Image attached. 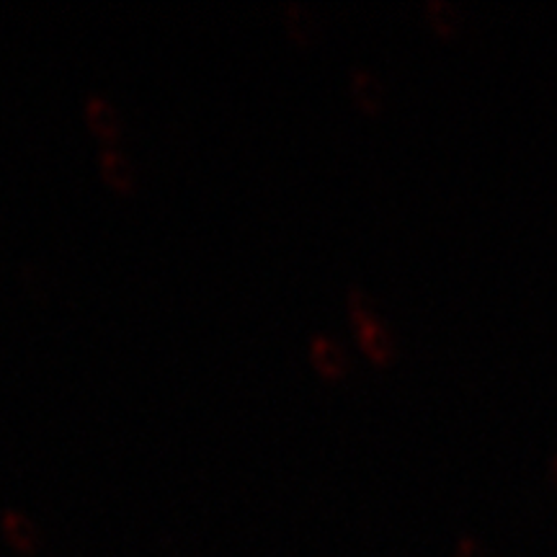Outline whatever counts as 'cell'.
<instances>
[{
    "instance_id": "6da1fadb",
    "label": "cell",
    "mask_w": 557,
    "mask_h": 557,
    "mask_svg": "<svg viewBox=\"0 0 557 557\" xmlns=\"http://www.w3.org/2000/svg\"><path fill=\"white\" fill-rule=\"evenodd\" d=\"M83 109H86V120L90 124V129H94L101 139L114 143V139L122 137V116L107 96L90 94L86 103H83Z\"/></svg>"
},
{
    "instance_id": "7a4b0ae2",
    "label": "cell",
    "mask_w": 557,
    "mask_h": 557,
    "mask_svg": "<svg viewBox=\"0 0 557 557\" xmlns=\"http://www.w3.org/2000/svg\"><path fill=\"white\" fill-rule=\"evenodd\" d=\"M0 529H3V537L9 545L16 549V553H24V555H32L39 549V532H37V524L26 517V513L21 511H9L0 517Z\"/></svg>"
},
{
    "instance_id": "3957f363",
    "label": "cell",
    "mask_w": 557,
    "mask_h": 557,
    "mask_svg": "<svg viewBox=\"0 0 557 557\" xmlns=\"http://www.w3.org/2000/svg\"><path fill=\"white\" fill-rule=\"evenodd\" d=\"M99 165H101L103 178H107L114 189L129 191L132 186H135L137 173H135V165H132L127 152H122L116 148H103L99 152Z\"/></svg>"
},
{
    "instance_id": "277c9868",
    "label": "cell",
    "mask_w": 557,
    "mask_h": 557,
    "mask_svg": "<svg viewBox=\"0 0 557 557\" xmlns=\"http://www.w3.org/2000/svg\"><path fill=\"white\" fill-rule=\"evenodd\" d=\"M312 357H315V364L323 369V372H336L338 369V354L333 344H329L325 338H315V344H312Z\"/></svg>"
}]
</instances>
